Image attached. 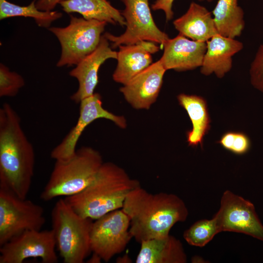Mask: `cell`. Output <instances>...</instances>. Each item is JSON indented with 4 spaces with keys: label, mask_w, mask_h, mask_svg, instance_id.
<instances>
[{
    "label": "cell",
    "mask_w": 263,
    "mask_h": 263,
    "mask_svg": "<svg viewBox=\"0 0 263 263\" xmlns=\"http://www.w3.org/2000/svg\"><path fill=\"white\" fill-rule=\"evenodd\" d=\"M34 147L18 113L7 103L0 108V187L26 199L34 174Z\"/></svg>",
    "instance_id": "1"
},
{
    "label": "cell",
    "mask_w": 263,
    "mask_h": 263,
    "mask_svg": "<svg viewBox=\"0 0 263 263\" xmlns=\"http://www.w3.org/2000/svg\"><path fill=\"white\" fill-rule=\"evenodd\" d=\"M121 209L130 218L132 238L140 244L169 235L174 225L185 222L188 215L185 202L177 195L150 193L141 186L128 194Z\"/></svg>",
    "instance_id": "2"
},
{
    "label": "cell",
    "mask_w": 263,
    "mask_h": 263,
    "mask_svg": "<svg viewBox=\"0 0 263 263\" xmlns=\"http://www.w3.org/2000/svg\"><path fill=\"white\" fill-rule=\"evenodd\" d=\"M121 167L104 162L92 182L80 192L65 198L79 215L96 220L121 209L128 194L140 187Z\"/></svg>",
    "instance_id": "3"
},
{
    "label": "cell",
    "mask_w": 263,
    "mask_h": 263,
    "mask_svg": "<svg viewBox=\"0 0 263 263\" xmlns=\"http://www.w3.org/2000/svg\"><path fill=\"white\" fill-rule=\"evenodd\" d=\"M103 163L98 151L85 146L76 150L68 160L56 161L40 199L49 201L80 192L94 179Z\"/></svg>",
    "instance_id": "4"
},
{
    "label": "cell",
    "mask_w": 263,
    "mask_h": 263,
    "mask_svg": "<svg viewBox=\"0 0 263 263\" xmlns=\"http://www.w3.org/2000/svg\"><path fill=\"white\" fill-rule=\"evenodd\" d=\"M93 220L78 214L64 199H59L55 204L51 212L52 230L64 263H83L92 252Z\"/></svg>",
    "instance_id": "5"
},
{
    "label": "cell",
    "mask_w": 263,
    "mask_h": 263,
    "mask_svg": "<svg viewBox=\"0 0 263 263\" xmlns=\"http://www.w3.org/2000/svg\"><path fill=\"white\" fill-rule=\"evenodd\" d=\"M107 23L71 16L67 26L49 28L61 46V55L56 66L76 65L92 53L98 46Z\"/></svg>",
    "instance_id": "6"
},
{
    "label": "cell",
    "mask_w": 263,
    "mask_h": 263,
    "mask_svg": "<svg viewBox=\"0 0 263 263\" xmlns=\"http://www.w3.org/2000/svg\"><path fill=\"white\" fill-rule=\"evenodd\" d=\"M45 222L41 206L0 187V246L25 231L41 230Z\"/></svg>",
    "instance_id": "7"
},
{
    "label": "cell",
    "mask_w": 263,
    "mask_h": 263,
    "mask_svg": "<svg viewBox=\"0 0 263 263\" xmlns=\"http://www.w3.org/2000/svg\"><path fill=\"white\" fill-rule=\"evenodd\" d=\"M130 221L122 209L110 212L95 220L90 234L92 252L106 263L123 252L132 237Z\"/></svg>",
    "instance_id": "8"
},
{
    "label": "cell",
    "mask_w": 263,
    "mask_h": 263,
    "mask_svg": "<svg viewBox=\"0 0 263 263\" xmlns=\"http://www.w3.org/2000/svg\"><path fill=\"white\" fill-rule=\"evenodd\" d=\"M121 0L125 5L121 14L126 21L125 31L119 36L109 33L103 35L113 42V48L142 41H152L163 45L169 38L155 23L148 0Z\"/></svg>",
    "instance_id": "9"
},
{
    "label": "cell",
    "mask_w": 263,
    "mask_h": 263,
    "mask_svg": "<svg viewBox=\"0 0 263 263\" xmlns=\"http://www.w3.org/2000/svg\"><path fill=\"white\" fill-rule=\"evenodd\" d=\"M56 240L52 229L27 230L0 246V263H22L39 258L43 263H57Z\"/></svg>",
    "instance_id": "10"
},
{
    "label": "cell",
    "mask_w": 263,
    "mask_h": 263,
    "mask_svg": "<svg viewBox=\"0 0 263 263\" xmlns=\"http://www.w3.org/2000/svg\"><path fill=\"white\" fill-rule=\"evenodd\" d=\"M214 217L221 232L241 233L263 241V225L253 204L230 190L223 193Z\"/></svg>",
    "instance_id": "11"
},
{
    "label": "cell",
    "mask_w": 263,
    "mask_h": 263,
    "mask_svg": "<svg viewBox=\"0 0 263 263\" xmlns=\"http://www.w3.org/2000/svg\"><path fill=\"white\" fill-rule=\"evenodd\" d=\"M79 104V115L76 124L51 152V158L55 161L66 160L72 157L76 150V145L82 132L96 119H108L122 129L127 127L124 116L114 114L103 107L101 96L98 93H94L83 99Z\"/></svg>",
    "instance_id": "12"
},
{
    "label": "cell",
    "mask_w": 263,
    "mask_h": 263,
    "mask_svg": "<svg viewBox=\"0 0 263 263\" xmlns=\"http://www.w3.org/2000/svg\"><path fill=\"white\" fill-rule=\"evenodd\" d=\"M166 71L159 59L123 85L120 92L134 109H149L158 98Z\"/></svg>",
    "instance_id": "13"
},
{
    "label": "cell",
    "mask_w": 263,
    "mask_h": 263,
    "mask_svg": "<svg viewBox=\"0 0 263 263\" xmlns=\"http://www.w3.org/2000/svg\"><path fill=\"white\" fill-rule=\"evenodd\" d=\"M117 52L109 45V40L102 35L97 48L86 56L69 73L78 82L77 90L71 99L79 103L83 99L93 94L98 82V73L101 65L107 59H117Z\"/></svg>",
    "instance_id": "14"
},
{
    "label": "cell",
    "mask_w": 263,
    "mask_h": 263,
    "mask_svg": "<svg viewBox=\"0 0 263 263\" xmlns=\"http://www.w3.org/2000/svg\"><path fill=\"white\" fill-rule=\"evenodd\" d=\"M163 46L160 59L163 66L166 70L178 72L201 67L207 50L206 42L188 39L180 34L169 38Z\"/></svg>",
    "instance_id": "15"
},
{
    "label": "cell",
    "mask_w": 263,
    "mask_h": 263,
    "mask_svg": "<svg viewBox=\"0 0 263 263\" xmlns=\"http://www.w3.org/2000/svg\"><path fill=\"white\" fill-rule=\"evenodd\" d=\"M117 52V64L113 74V80L124 85L152 63L151 54L159 51L154 42L142 41L121 45Z\"/></svg>",
    "instance_id": "16"
},
{
    "label": "cell",
    "mask_w": 263,
    "mask_h": 263,
    "mask_svg": "<svg viewBox=\"0 0 263 263\" xmlns=\"http://www.w3.org/2000/svg\"><path fill=\"white\" fill-rule=\"evenodd\" d=\"M207 50L201 66V73L205 75L213 73L222 78L231 69L232 57L243 48V44L235 38L219 34L206 41Z\"/></svg>",
    "instance_id": "17"
},
{
    "label": "cell",
    "mask_w": 263,
    "mask_h": 263,
    "mask_svg": "<svg viewBox=\"0 0 263 263\" xmlns=\"http://www.w3.org/2000/svg\"><path fill=\"white\" fill-rule=\"evenodd\" d=\"M136 263H186L187 256L181 241L169 235L143 241Z\"/></svg>",
    "instance_id": "18"
},
{
    "label": "cell",
    "mask_w": 263,
    "mask_h": 263,
    "mask_svg": "<svg viewBox=\"0 0 263 263\" xmlns=\"http://www.w3.org/2000/svg\"><path fill=\"white\" fill-rule=\"evenodd\" d=\"M173 23L180 34L195 41L206 42L218 34L211 13L194 2Z\"/></svg>",
    "instance_id": "19"
},
{
    "label": "cell",
    "mask_w": 263,
    "mask_h": 263,
    "mask_svg": "<svg viewBox=\"0 0 263 263\" xmlns=\"http://www.w3.org/2000/svg\"><path fill=\"white\" fill-rule=\"evenodd\" d=\"M180 105L187 112L191 122V130L187 132L188 145L203 148V139L210 128L207 103L202 96L180 94L177 96Z\"/></svg>",
    "instance_id": "20"
},
{
    "label": "cell",
    "mask_w": 263,
    "mask_h": 263,
    "mask_svg": "<svg viewBox=\"0 0 263 263\" xmlns=\"http://www.w3.org/2000/svg\"><path fill=\"white\" fill-rule=\"evenodd\" d=\"M59 4L65 12L78 13L86 19H95L113 24L126 25L121 12L108 0H64Z\"/></svg>",
    "instance_id": "21"
},
{
    "label": "cell",
    "mask_w": 263,
    "mask_h": 263,
    "mask_svg": "<svg viewBox=\"0 0 263 263\" xmlns=\"http://www.w3.org/2000/svg\"><path fill=\"white\" fill-rule=\"evenodd\" d=\"M212 14L219 34L233 38L242 34L245 25L244 12L238 0H218Z\"/></svg>",
    "instance_id": "22"
},
{
    "label": "cell",
    "mask_w": 263,
    "mask_h": 263,
    "mask_svg": "<svg viewBox=\"0 0 263 263\" xmlns=\"http://www.w3.org/2000/svg\"><path fill=\"white\" fill-rule=\"evenodd\" d=\"M37 0H33L27 6H20L7 0H0V20L15 17L33 18L38 26L49 28L51 23L62 16L57 11H42L36 6Z\"/></svg>",
    "instance_id": "23"
},
{
    "label": "cell",
    "mask_w": 263,
    "mask_h": 263,
    "mask_svg": "<svg viewBox=\"0 0 263 263\" xmlns=\"http://www.w3.org/2000/svg\"><path fill=\"white\" fill-rule=\"evenodd\" d=\"M220 232L217 222L213 216L211 219H202L195 222L184 231L183 237L191 245L203 247Z\"/></svg>",
    "instance_id": "24"
},
{
    "label": "cell",
    "mask_w": 263,
    "mask_h": 263,
    "mask_svg": "<svg viewBox=\"0 0 263 263\" xmlns=\"http://www.w3.org/2000/svg\"><path fill=\"white\" fill-rule=\"evenodd\" d=\"M25 85L23 77L11 71L2 63L0 64V96L14 97Z\"/></svg>",
    "instance_id": "25"
},
{
    "label": "cell",
    "mask_w": 263,
    "mask_h": 263,
    "mask_svg": "<svg viewBox=\"0 0 263 263\" xmlns=\"http://www.w3.org/2000/svg\"><path fill=\"white\" fill-rule=\"evenodd\" d=\"M218 143L225 150L238 155L246 153L251 147L248 136L240 132H227L222 135Z\"/></svg>",
    "instance_id": "26"
},
{
    "label": "cell",
    "mask_w": 263,
    "mask_h": 263,
    "mask_svg": "<svg viewBox=\"0 0 263 263\" xmlns=\"http://www.w3.org/2000/svg\"><path fill=\"white\" fill-rule=\"evenodd\" d=\"M252 86L263 93V43L260 45L249 70Z\"/></svg>",
    "instance_id": "27"
},
{
    "label": "cell",
    "mask_w": 263,
    "mask_h": 263,
    "mask_svg": "<svg viewBox=\"0 0 263 263\" xmlns=\"http://www.w3.org/2000/svg\"><path fill=\"white\" fill-rule=\"evenodd\" d=\"M199 1H206L208 2L212 0H197ZM174 0H156L151 5V8L154 11L162 10L164 11L167 21L172 19L173 16L172 5Z\"/></svg>",
    "instance_id": "28"
},
{
    "label": "cell",
    "mask_w": 263,
    "mask_h": 263,
    "mask_svg": "<svg viewBox=\"0 0 263 263\" xmlns=\"http://www.w3.org/2000/svg\"><path fill=\"white\" fill-rule=\"evenodd\" d=\"M64 0H37L36 6L42 11H52L59 3Z\"/></svg>",
    "instance_id": "29"
},
{
    "label": "cell",
    "mask_w": 263,
    "mask_h": 263,
    "mask_svg": "<svg viewBox=\"0 0 263 263\" xmlns=\"http://www.w3.org/2000/svg\"><path fill=\"white\" fill-rule=\"evenodd\" d=\"M101 259L96 254L93 253L92 257L88 260L89 263H100Z\"/></svg>",
    "instance_id": "30"
}]
</instances>
